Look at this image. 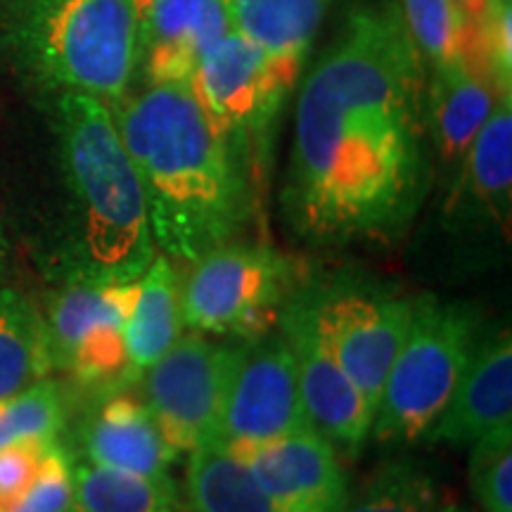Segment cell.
Here are the masks:
<instances>
[{"instance_id":"f1b7e54d","label":"cell","mask_w":512,"mask_h":512,"mask_svg":"<svg viewBox=\"0 0 512 512\" xmlns=\"http://www.w3.org/2000/svg\"><path fill=\"white\" fill-rule=\"evenodd\" d=\"M50 444L53 441H17L0 448V512H10L27 494Z\"/></svg>"},{"instance_id":"d4e9b609","label":"cell","mask_w":512,"mask_h":512,"mask_svg":"<svg viewBox=\"0 0 512 512\" xmlns=\"http://www.w3.org/2000/svg\"><path fill=\"white\" fill-rule=\"evenodd\" d=\"M401 17L422 60L432 67L458 60L470 48L472 27L456 0H401Z\"/></svg>"},{"instance_id":"8992f818","label":"cell","mask_w":512,"mask_h":512,"mask_svg":"<svg viewBox=\"0 0 512 512\" xmlns=\"http://www.w3.org/2000/svg\"><path fill=\"white\" fill-rule=\"evenodd\" d=\"M299 275L297 261L266 242L230 240L190 264L181 285L183 328L242 342L264 337L278 328Z\"/></svg>"},{"instance_id":"44dd1931","label":"cell","mask_w":512,"mask_h":512,"mask_svg":"<svg viewBox=\"0 0 512 512\" xmlns=\"http://www.w3.org/2000/svg\"><path fill=\"white\" fill-rule=\"evenodd\" d=\"M136 297L138 280L119 285H62L43 311L53 368L64 373L81 339L100 325L126 328Z\"/></svg>"},{"instance_id":"5b68a950","label":"cell","mask_w":512,"mask_h":512,"mask_svg":"<svg viewBox=\"0 0 512 512\" xmlns=\"http://www.w3.org/2000/svg\"><path fill=\"white\" fill-rule=\"evenodd\" d=\"M477 342L479 316L472 306L434 294L415 297L411 328L384 380L370 439L392 448L425 441Z\"/></svg>"},{"instance_id":"7a4b0ae2","label":"cell","mask_w":512,"mask_h":512,"mask_svg":"<svg viewBox=\"0 0 512 512\" xmlns=\"http://www.w3.org/2000/svg\"><path fill=\"white\" fill-rule=\"evenodd\" d=\"M150 216L157 252L195 264L254 214V150L209 117L190 81L147 83L110 107Z\"/></svg>"},{"instance_id":"4316f807","label":"cell","mask_w":512,"mask_h":512,"mask_svg":"<svg viewBox=\"0 0 512 512\" xmlns=\"http://www.w3.org/2000/svg\"><path fill=\"white\" fill-rule=\"evenodd\" d=\"M470 486L486 512H512V425L470 446Z\"/></svg>"},{"instance_id":"5bb4252c","label":"cell","mask_w":512,"mask_h":512,"mask_svg":"<svg viewBox=\"0 0 512 512\" xmlns=\"http://www.w3.org/2000/svg\"><path fill=\"white\" fill-rule=\"evenodd\" d=\"M512 425V339L498 330L479 339L458 387L425 441L472 446L484 434Z\"/></svg>"},{"instance_id":"7c38bea8","label":"cell","mask_w":512,"mask_h":512,"mask_svg":"<svg viewBox=\"0 0 512 512\" xmlns=\"http://www.w3.org/2000/svg\"><path fill=\"white\" fill-rule=\"evenodd\" d=\"M230 451L245 460L280 512H342L349 501L339 453L313 427Z\"/></svg>"},{"instance_id":"f546056e","label":"cell","mask_w":512,"mask_h":512,"mask_svg":"<svg viewBox=\"0 0 512 512\" xmlns=\"http://www.w3.org/2000/svg\"><path fill=\"white\" fill-rule=\"evenodd\" d=\"M456 5L470 22V27H482L498 8H503L498 0H456Z\"/></svg>"},{"instance_id":"4fadbf2b","label":"cell","mask_w":512,"mask_h":512,"mask_svg":"<svg viewBox=\"0 0 512 512\" xmlns=\"http://www.w3.org/2000/svg\"><path fill=\"white\" fill-rule=\"evenodd\" d=\"M228 34L223 0H164L138 22V69L147 83L190 81Z\"/></svg>"},{"instance_id":"ac0fdd59","label":"cell","mask_w":512,"mask_h":512,"mask_svg":"<svg viewBox=\"0 0 512 512\" xmlns=\"http://www.w3.org/2000/svg\"><path fill=\"white\" fill-rule=\"evenodd\" d=\"M453 200L508 233L512 200V98H501L465 155Z\"/></svg>"},{"instance_id":"2e32d148","label":"cell","mask_w":512,"mask_h":512,"mask_svg":"<svg viewBox=\"0 0 512 512\" xmlns=\"http://www.w3.org/2000/svg\"><path fill=\"white\" fill-rule=\"evenodd\" d=\"M508 95L472 48L458 60L434 67L427 86V128L439 157L448 164L465 159L496 102Z\"/></svg>"},{"instance_id":"e0dca14e","label":"cell","mask_w":512,"mask_h":512,"mask_svg":"<svg viewBox=\"0 0 512 512\" xmlns=\"http://www.w3.org/2000/svg\"><path fill=\"white\" fill-rule=\"evenodd\" d=\"M223 5L230 31H238L264 50L285 81L294 86L328 0H223Z\"/></svg>"},{"instance_id":"83f0119b","label":"cell","mask_w":512,"mask_h":512,"mask_svg":"<svg viewBox=\"0 0 512 512\" xmlns=\"http://www.w3.org/2000/svg\"><path fill=\"white\" fill-rule=\"evenodd\" d=\"M10 512H74V463L60 441L50 444L36 479Z\"/></svg>"},{"instance_id":"1f68e13d","label":"cell","mask_w":512,"mask_h":512,"mask_svg":"<svg viewBox=\"0 0 512 512\" xmlns=\"http://www.w3.org/2000/svg\"><path fill=\"white\" fill-rule=\"evenodd\" d=\"M159 3H164V0H133V5H136V12H138V22L147 15V12L155 10Z\"/></svg>"},{"instance_id":"d6986e66","label":"cell","mask_w":512,"mask_h":512,"mask_svg":"<svg viewBox=\"0 0 512 512\" xmlns=\"http://www.w3.org/2000/svg\"><path fill=\"white\" fill-rule=\"evenodd\" d=\"M181 332V280L174 261L157 252L138 278V297L124 328L128 368L136 382L171 349Z\"/></svg>"},{"instance_id":"30bf717a","label":"cell","mask_w":512,"mask_h":512,"mask_svg":"<svg viewBox=\"0 0 512 512\" xmlns=\"http://www.w3.org/2000/svg\"><path fill=\"white\" fill-rule=\"evenodd\" d=\"M304 427L311 422L283 332L249 339L230 380L214 439L228 448H247Z\"/></svg>"},{"instance_id":"6da1fadb","label":"cell","mask_w":512,"mask_h":512,"mask_svg":"<svg viewBox=\"0 0 512 512\" xmlns=\"http://www.w3.org/2000/svg\"><path fill=\"white\" fill-rule=\"evenodd\" d=\"M425 60L399 8L356 10L302 83L283 214L309 247L392 245L432 183Z\"/></svg>"},{"instance_id":"9c48e42d","label":"cell","mask_w":512,"mask_h":512,"mask_svg":"<svg viewBox=\"0 0 512 512\" xmlns=\"http://www.w3.org/2000/svg\"><path fill=\"white\" fill-rule=\"evenodd\" d=\"M278 330L297 363L299 392L311 427L339 456L358 458L373 432L375 411L320 335L306 283H299L287 297Z\"/></svg>"},{"instance_id":"484cf974","label":"cell","mask_w":512,"mask_h":512,"mask_svg":"<svg viewBox=\"0 0 512 512\" xmlns=\"http://www.w3.org/2000/svg\"><path fill=\"white\" fill-rule=\"evenodd\" d=\"M67 422L60 382L46 380L0 399V448L17 441H55Z\"/></svg>"},{"instance_id":"603a6c76","label":"cell","mask_w":512,"mask_h":512,"mask_svg":"<svg viewBox=\"0 0 512 512\" xmlns=\"http://www.w3.org/2000/svg\"><path fill=\"white\" fill-rule=\"evenodd\" d=\"M74 512H183L171 477L155 479L93 463L74 465Z\"/></svg>"},{"instance_id":"4dcf8cb0","label":"cell","mask_w":512,"mask_h":512,"mask_svg":"<svg viewBox=\"0 0 512 512\" xmlns=\"http://www.w3.org/2000/svg\"><path fill=\"white\" fill-rule=\"evenodd\" d=\"M10 256H12V247L8 240V233H5L3 221H0V285H5L10 275Z\"/></svg>"},{"instance_id":"ffe728a7","label":"cell","mask_w":512,"mask_h":512,"mask_svg":"<svg viewBox=\"0 0 512 512\" xmlns=\"http://www.w3.org/2000/svg\"><path fill=\"white\" fill-rule=\"evenodd\" d=\"M188 512H280L245 460L209 439L190 451L185 465Z\"/></svg>"},{"instance_id":"52a82bcc","label":"cell","mask_w":512,"mask_h":512,"mask_svg":"<svg viewBox=\"0 0 512 512\" xmlns=\"http://www.w3.org/2000/svg\"><path fill=\"white\" fill-rule=\"evenodd\" d=\"M325 344L377 411L384 380L408 335L415 299L361 273L306 283Z\"/></svg>"},{"instance_id":"3957f363","label":"cell","mask_w":512,"mask_h":512,"mask_svg":"<svg viewBox=\"0 0 512 512\" xmlns=\"http://www.w3.org/2000/svg\"><path fill=\"white\" fill-rule=\"evenodd\" d=\"M50 126L67 195V214L43 266L62 285L133 283L157 254L150 216L105 102L81 93L53 95Z\"/></svg>"},{"instance_id":"cb8c5ba5","label":"cell","mask_w":512,"mask_h":512,"mask_svg":"<svg viewBox=\"0 0 512 512\" xmlns=\"http://www.w3.org/2000/svg\"><path fill=\"white\" fill-rule=\"evenodd\" d=\"M439 479L425 463L394 458L363 482L342 512H448Z\"/></svg>"},{"instance_id":"277c9868","label":"cell","mask_w":512,"mask_h":512,"mask_svg":"<svg viewBox=\"0 0 512 512\" xmlns=\"http://www.w3.org/2000/svg\"><path fill=\"white\" fill-rule=\"evenodd\" d=\"M0 57L48 95L114 107L138 74L133 0H0Z\"/></svg>"},{"instance_id":"8fae6325","label":"cell","mask_w":512,"mask_h":512,"mask_svg":"<svg viewBox=\"0 0 512 512\" xmlns=\"http://www.w3.org/2000/svg\"><path fill=\"white\" fill-rule=\"evenodd\" d=\"M190 86L209 117L230 136L245 140L254 152L292 91L271 57L238 31H230L204 57Z\"/></svg>"},{"instance_id":"9a60e30c","label":"cell","mask_w":512,"mask_h":512,"mask_svg":"<svg viewBox=\"0 0 512 512\" xmlns=\"http://www.w3.org/2000/svg\"><path fill=\"white\" fill-rule=\"evenodd\" d=\"M81 448L88 463L164 479L181 453L166 441L155 415L136 396L114 392L81 427Z\"/></svg>"},{"instance_id":"ba28073f","label":"cell","mask_w":512,"mask_h":512,"mask_svg":"<svg viewBox=\"0 0 512 512\" xmlns=\"http://www.w3.org/2000/svg\"><path fill=\"white\" fill-rule=\"evenodd\" d=\"M242 349V339L214 342L190 330L140 377L145 406L178 453H190L216 437Z\"/></svg>"},{"instance_id":"7402d4cb","label":"cell","mask_w":512,"mask_h":512,"mask_svg":"<svg viewBox=\"0 0 512 512\" xmlns=\"http://www.w3.org/2000/svg\"><path fill=\"white\" fill-rule=\"evenodd\" d=\"M43 311L22 292L0 285V399L53 373Z\"/></svg>"},{"instance_id":"d6a6232c","label":"cell","mask_w":512,"mask_h":512,"mask_svg":"<svg viewBox=\"0 0 512 512\" xmlns=\"http://www.w3.org/2000/svg\"><path fill=\"white\" fill-rule=\"evenodd\" d=\"M448 512H472V510H463V508H458V505H451Z\"/></svg>"},{"instance_id":"836d02e7","label":"cell","mask_w":512,"mask_h":512,"mask_svg":"<svg viewBox=\"0 0 512 512\" xmlns=\"http://www.w3.org/2000/svg\"><path fill=\"white\" fill-rule=\"evenodd\" d=\"M501 5H512V0H498Z\"/></svg>"}]
</instances>
